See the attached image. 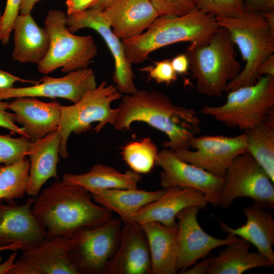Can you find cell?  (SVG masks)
Returning <instances> with one entry per match:
<instances>
[{
  "mask_svg": "<svg viewBox=\"0 0 274 274\" xmlns=\"http://www.w3.org/2000/svg\"><path fill=\"white\" fill-rule=\"evenodd\" d=\"M1 16H2V15H1V13H0V20H1Z\"/></svg>",
  "mask_w": 274,
  "mask_h": 274,
  "instance_id": "obj_49",
  "label": "cell"
},
{
  "mask_svg": "<svg viewBox=\"0 0 274 274\" xmlns=\"http://www.w3.org/2000/svg\"><path fill=\"white\" fill-rule=\"evenodd\" d=\"M200 210L197 206H190L182 210L176 217L179 247L177 269L180 273L200 259L208 256L212 250L228 245L238 239L232 233H228L226 238H218L207 233L197 221Z\"/></svg>",
  "mask_w": 274,
  "mask_h": 274,
  "instance_id": "obj_14",
  "label": "cell"
},
{
  "mask_svg": "<svg viewBox=\"0 0 274 274\" xmlns=\"http://www.w3.org/2000/svg\"><path fill=\"white\" fill-rule=\"evenodd\" d=\"M113 125L118 130L130 129L142 122L164 133L163 147L174 152L190 149L191 139L200 131V120L194 110L174 105L163 92L137 90L121 97Z\"/></svg>",
  "mask_w": 274,
  "mask_h": 274,
  "instance_id": "obj_1",
  "label": "cell"
},
{
  "mask_svg": "<svg viewBox=\"0 0 274 274\" xmlns=\"http://www.w3.org/2000/svg\"><path fill=\"white\" fill-rule=\"evenodd\" d=\"M250 246L239 237L217 256L212 255L208 274H241L251 269L273 267L274 264L260 253L250 252Z\"/></svg>",
  "mask_w": 274,
  "mask_h": 274,
  "instance_id": "obj_27",
  "label": "cell"
},
{
  "mask_svg": "<svg viewBox=\"0 0 274 274\" xmlns=\"http://www.w3.org/2000/svg\"><path fill=\"white\" fill-rule=\"evenodd\" d=\"M172 67L177 74H186L189 69L188 57L186 54H179L170 60Z\"/></svg>",
  "mask_w": 274,
  "mask_h": 274,
  "instance_id": "obj_41",
  "label": "cell"
},
{
  "mask_svg": "<svg viewBox=\"0 0 274 274\" xmlns=\"http://www.w3.org/2000/svg\"><path fill=\"white\" fill-rule=\"evenodd\" d=\"M45 27L50 37V46L44 59L38 64V70L48 74L61 67L70 73L87 67L97 53V47L90 35H73L66 25V15L58 10H49Z\"/></svg>",
  "mask_w": 274,
  "mask_h": 274,
  "instance_id": "obj_8",
  "label": "cell"
},
{
  "mask_svg": "<svg viewBox=\"0 0 274 274\" xmlns=\"http://www.w3.org/2000/svg\"><path fill=\"white\" fill-rule=\"evenodd\" d=\"M141 70L147 72L149 77L159 84L169 85L177 79V74L172 67L170 59L157 61L154 65L145 66Z\"/></svg>",
  "mask_w": 274,
  "mask_h": 274,
  "instance_id": "obj_36",
  "label": "cell"
},
{
  "mask_svg": "<svg viewBox=\"0 0 274 274\" xmlns=\"http://www.w3.org/2000/svg\"><path fill=\"white\" fill-rule=\"evenodd\" d=\"M117 249L105 274H149L151 258L147 239L141 225L122 222Z\"/></svg>",
  "mask_w": 274,
  "mask_h": 274,
  "instance_id": "obj_18",
  "label": "cell"
},
{
  "mask_svg": "<svg viewBox=\"0 0 274 274\" xmlns=\"http://www.w3.org/2000/svg\"><path fill=\"white\" fill-rule=\"evenodd\" d=\"M262 13L268 24L274 30V9Z\"/></svg>",
  "mask_w": 274,
  "mask_h": 274,
  "instance_id": "obj_46",
  "label": "cell"
},
{
  "mask_svg": "<svg viewBox=\"0 0 274 274\" xmlns=\"http://www.w3.org/2000/svg\"><path fill=\"white\" fill-rule=\"evenodd\" d=\"M235 45L228 31L219 26L207 41L190 43L186 50L196 90L210 97H221L228 83L242 71Z\"/></svg>",
  "mask_w": 274,
  "mask_h": 274,
  "instance_id": "obj_4",
  "label": "cell"
},
{
  "mask_svg": "<svg viewBox=\"0 0 274 274\" xmlns=\"http://www.w3.org/2000/svg\"><path fill=\"white\" fill-rule=\"evenodd\" d=\"M267 210L253 204L243 210L247 219L244 225L233 228L219 220V225L223 231L233 234L253 244L258 252L274 264V219Z\"/></svg>",
  "mask_w": 274,
  "mask_h": 274,
  "instance_id": "obj_23",
  "label": "cell"
},
{
  "mask_svg": "<svg viewBox=\"0 0 274 274\" xmlns=\"http://www.w3.org/2000/svg\"><path fill=\"white\" fill-rule=\"evenodd\" d=\"M31 197L23 204L0 200V246L18 244L30 248L47 238V232L35 216Z\"/></svg>",
  "mask_w": 274,
  "mask_h": 274,
  "instance_id": "obj_17",
  "label": "cell"
},
{
  "mask_svg": "<svg viewBox=\"0 0 274 274\" xmlns=\"http://www.w3.org/2000/svg\"><path fill=\"white\" fill-rule=\"evenodd\" d=\"M121 93L114 84L103 80L97 87L82 99L71 106H61V119L57 130L61 141L59 155L65 159L69 156L67 143L72 133H84L92 128L91 124H98L93 130L99 132L106 125H113L119 108H112V102L120 99Z\"/></svg>",
  "mask_w": 274,
  "mask_h": 274,
  "instance_id": "obj_7",
  "label": "cell"
},
{
  "mask_svg": "<svg viewBox=\"0 0 274 274\" xmlns=\"http://www.w3.org/2000/svg\"><path fill=\"white\" fill-rule=\"evenodd\" d=\"M29 160L0 165V200L8 202L22 197L29 184Z\"/></svg>",
  "mask_w": 274,
  "mask_h": 274,
  "instance_id": "obj_30",
  "label": "cell"
},
{
  "mask_svg": "<svg viewBox=\"0 0 274 274\" xmlns=\"http://www.w3.org/2000/svg\"><path fill=\"white\" fill-rule=\"evenodd\" d=\"M120 219L112 218L99 225L81 229L71 235V262L79 274H105L118 245Z\"/></svg>",
  "mask_w": 274,
  "mask_h": 274,
  "instance_id": "obj_10",
  "label": "cell"
},
{
  "mask_svg": "<svg viewBox=\"0 0 274 274\" xmlns=\"http://www.w3.org/2000/svg\"><path fill=\"white\" fill-rule=\"evenodd\" d=\"M219 26L224 27L241 53L246 64L238 75L230 81L226 91L253 85L260 77V64L274 52V30L263 13L248 8L236 16H216Z\"/></svg>",
  "mask_w": 274,
  "mask_h": 274,
  "instance_id": "obj_5",
  "label": "cell"
},
{
  "mask_svg": "<svg viewBox=\"0 0 274 274\" xmlns=\"http://www.w3.org/2000/svg\"><path fill=\"white\" fill-rule=\"evenodd\" d=\"M61 141L56 130L32 142L27 154L29 157L28 195L36 197L48 180L51 178L58 180L57 165Z\"/></svg>",
  "mask_w": 274,
  "mask_h": 274,
  "instance_id": "obj_22",
  "label": "cell"
},
{
  "mask_svg": "<svg viewBox=\"0 0 274 274\" xmlns=\"http://www.w3.org/2000/svg\"><path fill=\"white\" fill-rule=\"evenodd\" d=\"M92 199L90 193L83 187L58 180L36 197L32 211L46 229L47 238L70 236L112 218L111 212Z\"/></svg>",
  "mask_w": 274,
  "mask_h": 274,
  "instance_id": "obj_2",
  "label": "cell"
},
{
  "mask_svg": "<svg viewBox=\"0 0 274 274\" xmlns=\"http://www.w3.org/2000/svg\"><path fill=\"white\" fill-rule=\"evenodd\" d=\"M22 0H7L4 12L0 20V42L7 44L20 11Z\"/></svg>",
  "mask_w": 274,
  "mask_h": 274,
  "instance_id": "obj_35",
  "label": "cell"
},
{
  "mask_svg": "<svg viewBox=\"0 0 274 274\" xmlns=\"http://www.w3.org/2000/svg\"><path fill=\"white\" fill-rule=\"evenodd\" d=\"M141 179L140 174L131 169L121 173L113 167L97 164L83 174H65L62 181L81 186L91 192L110 189L136 188Z\"/></svg>",
  "mask_w": 274,
  "mask_h": 274,
  "instance_id": "obj_28",
  "label": "cell"
},
{
  "mask_svg": "<svg viewBox=\"0 0 274 274\" xmlns=\"http://www.w3.org/2000/svg\"><path fill=\"white\" fill-rule=\"evenodd\" d=\"M31 143L24 136L14 138L0 134V164L9 165L23 159Z\"/></svg>",
  "mask_w": 274,
  "mask_h": 274,
  "instance_id": "obj_32",
  "label": "cell"
},
{
  "mask_svg": "<svg viewBox=\"0 0 274 274\" xmlns=\"http://www.w3.org/2000/svg\"><path fill=\"white\" fill-rule=\"evenodd\" d=\"M66 25L72 33L84 28L96 31L102 38L113 56L115 70L112 78L118 91L126 94L137 91L131 64L126 57L121 40L113 32L101 10L91 8L72 15H66Z\"/></svg>",
  "mask_w": 274,
  "mask_h": 274,
  "instance_id": "obj_13",
  "label": "cell"
},
{
  "mask_svg": "<svg viewBox=\"0 0 274 274\" xmlns=\"http://www.w3.org/2000/svg\"><path fill=\"white\" fill-rule=\"evenodd\" d=\"M32 86L0 89V101L21 97L62 98L76 103L97 87L93 71L85 67L60 78L44 76Z\"/></svg>",
  "mask_w": 274,
  "mask_h": 274,
  "instance_id": "obj_16",
  "label": "cell"
},
{
  "mask_svg": "<svg viewBox=\"0 0 274 274\" xmlns=\"http://www.w3.org/2000/svg\"><path fill=\"white\" fill-rule=\"evenodd\" d=\"M247 8L264 12L274 9V0H244Z\"/></svg>",
  "mask_w": 274,
  "mask_h": 274,
  "instance_id": "obj_40",
  "label": "cell"
},
{
  "mask_svg": "<svg viewBox=\"0 0 274 274\" xmlns=\"http://www.w3.org/2000/svg\"><path fill=\"white\" fill-rule=\"evenodd\" d=\"M141 225L146 236L151 258V274H175L179 253L178 226L156 222Z\"/></svg>",
  "mask_w": 274,
  "mask_h": 274,
  "instance_id": "obj_24",
  "label": "cell"
},
{
  "mask_svg": "<svg viewBox=\"0 0 274 274\" xmlns=\"http://www.w3.org/2000/svg\"><path fill=\"white\" fill-rule=\"evenodd\" d=\"M219 27L216 16L196 8L181 16L158 17L143 33L121 42L128 61L137 64L146 61L152 52L169 45L206 41Z\"/></svg>",
  "mask_w": 274,
  "mask_h": 274,
  "instance_id": "obj_3",
  "label": "cell"
},
{
  "mask_svg": "<svg viewBox=\"0 0 274 274\" xmlns=\"http://www.w3.org/2000/svg\"><path fill=\"white\" fill-rule=\"evenodd\" d=\"M13 30V59L22 63H40L47 55L50 46V37L45 27H40L30 14H19Z\"/></svg>",
  "mask_w": 274,
  "mask_h": 274,
  "instance_id": "obj_25",
  "label": "cell"
},
{
  "mask_svg": "<svg viewBox=\"0 0 274 274\" xmlns=\"http://www.w3.org/2000/svg\"><path fill=\"white\" fill-rule=\"evenodd\" d=\"M239 197H249L266 209L274 207L273 182L248 152L237 156L227 168L219 206L227 209Z\"/></svg>",
  "mask_w": 274,
  "mask_h": 274,
  "instance_id": "obj_9",
  "label": "cell"
},
{
  "mask_svg": "<svg viewBox=\"0 0 274 274\" xmlns=\"http://www.w3.org/2000/svg\"><path fill=\"white\" fill-rule=\"evenodd\" d=\"M72 243L71 235L46 238L22 250L8 274H79L69 258Z\"/></svg>",
  "mask_w": 274,
  "mask_h": 274,
  "instance_id": "obj_15",
  "label": "cell"
},
{
  "mask_svg": "<svg viewBox=\"0 0 274 274\" xmlns=\"http://www.w3.org/2000/svg\"><path fill=\"white\" fill-rule=\"evenodd\" d=\"M16 82L31 83L33 85L39 82V81L26 80L15 76L9 73L0 70V89H6L13 87Z\"/></svg>",
  "mask_w": 274,
  "mask_h": 274,
  "instance_id": "obj_39",
  "label": "cell"
},
{
  "mask_svg": "<svg viewBox=\"0 0 274 274\" xmlns=\"http://www.w3.org/2000/svg\"><path fill=\"white\" fill-rule=\"evenodd\" d=\"M17 257L16 251H14L4 262L0 263V274H8L13 266Z\"/></svg>",
  "mask_w": 274,
  "mask_h": 274,
  "instance_id": "obj_44",
  "label": "cell"
},
{
  "mask_svg": "<svg viewBox=\"0 0 274 274\" xmlns=\"http://www.w3.org/2000/svg\"><path fill=\"white\" fill-rule=\"evenodd\" d=\"M159 17L178 16L196 8L195 0H149Z\"/></svg>",
  "mask_w": 274,
  "mask_h": 274,
  "instance_id": "obj_34",
  "label": "cell"
},
{
  "mask_svg": "<svg viewBox=\"0 0 274 274\" xmlns=\"http://www.w3.org/2000/svg\"><path fill=\"white\" fill-rule=\"evenodd\" d=\"M108 0H97L96 3L95 4L93 8L101 10L102 6Z\"/></svg>",
  "mask_w": 274,
  "mask_h": 274,
  "instance_id": "obj_48",
  "label": "cell"
},
{
  "mask_svg": "<svg viewBox=\"0 0 274 274\" xmlns=\"http://www.w3.org/2000/svg\"><path fill=\"white\" fill-rule=\"evenodd\" d=\"M190 149L174 152L181 160L201 168L214 175L223 177L233 160L247 152L246 133L233 136H193Z\"/></svg>",
  "mask_w": 274,
  "mask_h": 274,
  "instance_id": "obj_11",
  "label": "cell"
},
{
  "mask_svg": "<svg viewBox=\"0 0 274 274\" xmlns=\"http://www.w3.org/2000/svg\"><path fill=\"white\" fill-rule=\"evenodd\" d=\"M274 110V77L260 76L256 83L228 91L225 103L205 106L202 114L230 128L244 131L260 123Z\"/></svg>",
  "mask_w": 274,
  "mask_h": 274,
  "instance_id": "obj_6",
  "label": "cell"
},
{
  "mask_svg": "<svg viewBox=\"0 0 274 274\" xmlns=\"http://www.w3.org/2000/svg\"><path fill=\"white\" fill-rule=\"evenodd\" d=\"M41 0H22L20 14L21 15H27L31 13L34 6Z\"/></svg>",
  "mask_w": 274,
  "mask_h": 274,
  "instance_id": "obj_45",
  "label": "cell"
},
{
  "mask_svg": "<svg viewBox=\"0 0 274 274\" xmlns=\"http://www.w3.org/2000/svg\"><path fill=\"white\" fill-rule=\"evenodd\" d=\"M97 0H66L67 15L93 8Z\"/></svg>",
  "mask_w": 274,
  "mask_h": 274,
  "instance_id": "obj_38",
  "label": "cell"
},
{
  "mask_svg": "<svg viewBox=\"0 0 274 274\" xmlns=\"http://www.w3.org/2000/svg\"><path fill=\"white\" fill-rule=\"evenodd\" d=\"M258 73L260 76L263 75L274 77L273 54L268 56L260 64Z\"/></svg>",
  "mask_w": 274,
  "mask_h": 274,
  "instance_id": "obj_43",
  "label": "cell"
},
{
  "mask_svg": "<svg viewBox=\"0 0 274 274\" xmlns=\"http://www.w3.org/2000/svg\"><path fill=\"white\" fill-rule=\"evenodd\" d=\"M61 106L57 101L45 102L33 97H21L7 105L13 111L16 123L31 142L57 130L61 119Z\"/></svg>",
  "mask_w": 274,
  "mask_h": 274,
  "instance_id": "obj_20",
  "label": "cell"
},
{
  "mask_svg": "<svg viewBox=\"0 0 274 274\" xmlns=\"http://www.w3.org/2000/svg\"><path fill=\"white\" fill-rule=\"evenodd\" d=\"M163 189L146 191L136 188L110 189L92 191L93 200L111 212L117 213L122 222H135L134 216L145 206L159 198Z\"/></svg>",
  "mask_w": 274,
  "mask_h": 274,
  "instance_id": "obj_26",
  "label": "cell"
},
{
  "mask_svg": "<svg viewBox=\"0 0 274 274\" xmlns=\"http://www.w3.org/2000/svg\"><path fill=\"white\" fill-rule=\"evenodd\" d=\"M21 246L18 244H12L8 246H0V252L6 250L17 251V250H22ZM2 258L0 255V263H1Z\"/></svg>",
  "mask_w": 274,
  "mask_h": 274,
  "instance_id": "obj_47",
  "label": "cell"
},
{
  "mask_svg": "<svg viewBox=\"0 0 274 274\" xmlns=\"http://www.w3.org/2000/svg\"><path fill=\"white\" fill-rule=\"evenodd\" d=\"M156 165L162 170L160 184L163 189L179 187L195 189L205 196L208 203L219 206L223 177L181 160L166 148L158 152Z\"/></svg>",
  "mask_w": 274,
  "mask_h": 274,
  "instance_id": "obj_12",
  "label": "cell"
},
{
  "mask_svg": "<svg viewBox=\"0 0 274 274\" xmlns=\"http://www.w3.org/2000/svg\"><path fill=\"white\" fill-rule=\"evenodd\" d=\"M245 132L247 152L274 182V110L260 123Z\"/></svg>",
  "mask_w": 274,
  "mask_h": 274,
  "instance_id": "obj_29",
  "label": "cell"
},
{
  "mask_svg": "<svg viewBox=\"0 0 274 274\" xmlns=\"http://www.w3.org/2000/svg\"><path fill=\"white\" fill-rule=\"evenodd\" d=\"M208 203L205 196L195 189L173 187L165 189L159 198L140 209L133 219L139 224L156 222L167 226H175L177 225L176 217L182 210L190 206L204 209Z\"/></svg>",
  "mask_w": 274,
  "mask_h": 274,
  "instance_id": "obj_21",
  "label": "cell"
},
{
  "mask_svg": "<svg viewBox=\"0 0 274 274\" xmlns=\"http://www.w3.org/2000/svg\"><path fill=\"white\" fill-rule=\"evenodd\" d=\"M8 104V102L0 101V127L9 130L12 133L26 137L22 128L16 125L14 113L7 111Z\"/></svg>",
  "mask_w": 274,
  "mask_h": 274,
  "instance_id": "obj_37",
  "label": "cell"
},
{
  "mask_svg": "<svg viewBox=\"0 0 274 274\" xmlns=\"http://www.w3.org/2000/svg\"><path fill=\"white\" fill-rule=\"evenodd\" d=\"M100 10L121 40L141 35L159 17L149 0H108Z\"/></svg>",
  "mask_w": 274,
  "mask_h": 274,
  "instance_id": "obj_19",
  "label": "cell"
},
{
  "mask_svg": "<svg viewBox=\"0 0 274 274\" xmlns=\"http://www.w3.org/2000/svg\"><path fill=\"white\" fill-rule=\"evenodd\" d=\"M211 256H207L198 263H195L184 271L182 274H208L211 264Z\"/></svg>",
  "mask_w": 274,
  "mask_h": 274,
  "instance_id": "obj_42",
  "label": "cell"
},
{
  "mask_svg": "<svg viewBox=\"0 0 274 274\" xmlns=\"http://www.w3.org/2000/svg\"><path fill=\"white\" fill-rule=\"evenodd\" d=\"M159 151L150 137L132 141L122 148L123 160L131 170L139 174L151 172L156 165Z\"/></svg>",
  "mask_w": 274,
  "mask_h": 274,
  "instance_id": "obj_31",
  "label": "cell"
},
{
  "mask_svg": "<svg viewBox=\"0 0 274 274\" xmlns=\"http://www.w3.org/2000/svg\"><path fill=\"white\" fill-rule=\"evenodd\" d=\"M196 8L215 16H236L245 12L244 0H195Z\"/></svg>",
  "mask_w": 274,
  "mask_h": 274,
  "instance_id": "obj_33",
  "label": "cell"
}]
</instances>
